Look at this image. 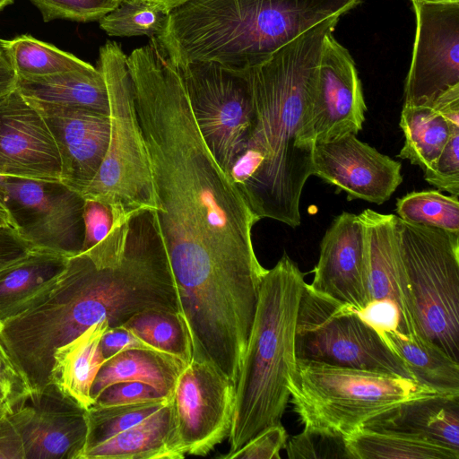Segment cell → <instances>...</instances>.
<instances>
[{
    "mask_svg": "<svg viewBox=\"0 0 459 459\" xmlns=\"http://www.w3.org/2000/svg\"><path fill=\"white\" fill-rule=\"evenodd\" d=\"M344 442L349 459H459V450L404 431L364 428Z\"/></svg>",
    "mask_w": 459,
    "mask_h": 459,
    "instance_id": "26",
    "label": "cell"
},
{
    "mask_svg": "<svg viewBox=\"0 0 459 459\" xmlns=\"http://www.w3.org/2000/svg\"><path fill=\"white\" fill-rule=\"evenodd\" d=\"M122 326L155 350L185 364L192 359L189 335L180 314L146 309L134 315Z\"/></svg>",
    "mask_w": 459,
    "mask_h": 459,
    "instance_id": "28",
    "label": "cell"
},
{
    "mask_svg": "<svg viewBox=\"0 0 459 459\" xmlns=\"http://www.w3.org/2000/svg\"><path fill=\"white\" fill-rule=\"evenodd\" d=\"M341 15L327 18L249 68L255 120L230 177L260 218L299 226L303 187L312 176L315 143L308 123L325 35Z\"/></svg>",
    "mask_w": 459,
    "mask_h": 459,
    "instance_id": "2",
    "label": "cell"
},
{
    "mask_svg": "<svg viewBox=\"0 0 459 459\" xmlns=\"http://www.w3.org/2000/svg\"><path fill=\"white\" fill-rule=\"evenodd\" d=\"M29 400L34 414L25 459H81L88 434L87 409L55 384L31 394Z\"/></svg>",
    "mask_w": 459,
    "mask_h": 459,
    "instance_id": "18",
    "label": "cell"
},
{
    "mask_svg": "<svg viewBox=\"0 0 459 459\" xmlns=\"http://www.w3.org/2000/svg\"><path fill=\"white\" fill-rule=\"evenodd\" d=\"M290 393L304 427L344 437L405 403L445 395L397 374L304 359L297 360Z\"/></svg>",
    "mask_w": 459,
    "mask_h": 459,
    "instance_id": "4",
    "label": "cell"
},
{
    "mask_svg": "<svg viewBox=\"0 0 459 459\" xmlns=\"http://www.w3.org/2000/svg\"><path fill=\"white\" fill-rule=\"evenodd\" d=\"M31 391L22 375L8 357L0 353V397L9 413L22 408L30 399Z\"/></svg>",
    "mask_w": 459,
    "mask_h": 459,
    "instance_id": "39",
    "label": "cell"
},
{
    "mask_svg": "<svg viewBox=\"0 0 459 459\" xmlns=\"http://www.w3.org/2000/svg\"><path fill=\"white\" fill-rule=\"evenodd\" d=\"M359 215L366 229L369 302H392L399 312L400 332L417 335L413 306L400 247L398 217L371 209H366Z\"/></svg>",
    "mask_w": 459,
    "mask_h": 459,
    "instance_id": "17",
    "label": "cell"
},
{
    "mask_svg": "<svg viewBox=\"0 0 459 459\" xmlns=\"http://www.w3.org/2000/svg\"><path fill=\"white\" fill-rule=\"evenodd\" d=\"M16 89L32 103L84 108L109 116L104 76L91 64L81 69L45 76H17Z\"/></svg>",
    "mask_w": 459,
    "mask_h": 459,
    "instance_id": "19",
    "label": "cell"
},
{
    "mask_svg": "<svg viewBox=\"0 0 459 459\" xmlns=\"http://www.w3.org/2000/svg\"><path fill=\"white\" fill-rule=\"evenodd\" d=\"M34 414L31 405L0 416V459H25L28 429Z\"/></svg>",
    "mask_w": 459,
    "mask_h": 459,
    "instance_id": "36",
    "label": "cell"
},
{
    "mask_svg": "<svg viewBox=\"0 0 459 459\" xmlns=\"http://www.w3.org/2000/svg\"><path fill=\"white\" fill-rule=\"evenodd\" d=\"M308 285L354 311L368 304L366 229L359 215L343 212L333 221L320 243Z\"/></svg>",
    "mask_w": 459,
    "mask_h": 459,
    "instance_id": "15",
    "label": "cell"
},
{
    "mask_svg": "<svg viewBox=\"0 0 459 459\" xmlns=\"http://www.w3.org/2000/svg\"><path fill=\"white\" fill-rule=\"evenodd\" d=\"M7 225L11 226L10 218L7 211L0 204V228Z\"/></svg>",
    "mask_w": 459,
    "mask_h": 459,
    "instance_id": "46",
    "label": "cell"
},
{
    "mask_svg": "<svg viewBox=\"0 0 459 459\" xmlns=\"http://www.w3.org/2000/svg\"><path fill=\"white\" fill-rule=\"evenodd\" d=\"M367 428L417 434L459 450V396L437 395L405 403Z\"/></svg>",
    "mask_w": 459,
    "mask_h": 459,
    "instance_id": "24",
    "label": "cell"
},
{
    "mask_svg": "<svg viewBox=\"0 0 459 459\" xmlns=\"http://www.w3.org/2000/svg\"><path fill=\"white\" fill-rule=\"evenodd\" d=\"M98 68L108 93L110 139L98 172L81 195L108 205L115 222L124 226L135 214L156 212L159 207L135 111L127 56L117 43L108 41L100 48Z\"/></svg>",
    "mask_w": 459,
    "mask_h": 459,
    "instance_id": "5",
    "label": "cell"
},
{
    "mask_svg": "<svg viewBox=\"0 0 459 459\" xmlns=\"http://www.w3.org/2000/svg\"><path fill=\"white\" fill-rule=\"evenodd\" d=\"M431 108L445 117L452 129H459V86L441 95Z\"/></svg>",
    "mask_w": 459,
    "mask_h": 459,
    "instance_id": "43",
    "label": "cell"
},
{
    "mask_svg": "<svg viewBox=\"0 0 459 459\" xmlns=\"http://www.w3.org/2000/svg\"><path fill=\"white\" fill-rule=\"evenodd\" d=\"M398 227L416 334L459 361V235L399 217Z\"/></svg>",
    "mask_w": 459,
    "mask_h": 459,
    "instance_id": "6",
    "label": "cell"
},
{
    "mask_svg": "<svg viewBox=\"0 0 459 459\" xmlns=\"http://www.w3.org/2000/svg\"><path fill=\"white\" fill-rule=\"evenodd\" d=\"M4 39H0V56L5 55Z\"/></svg>",
    "mask_w": 459,
    "mask_h": 459,
    "instance_id": "49",
    "label": "cell"
},
{
    "mask_svg": "<svg viewBox=\"0 0 459 459\" xmlns=\"http://www.w3.org/2000/svg\"><path fill=\"white\" fill-rule=\"evenodd\" d=\"M169 13L150 0H123L99 20L109 36L155 38L164 27Z\"/></svg>",
    "mask_w": 459,
    "mask_h": 459,
    "instance_id": "31",
    "label": "cell"
},
{
    "mask_svg": "<svg viewBox=\"0 0 459 459\" xmlns=\"http://www.w3.org/2000/svg\"><path fill=\"white\" fill-rule=\"evenodd\" d=\"M85 199L61 181L0 176V204L32 249L68 257L81 253Z\"/></svg>",
    "mask_w": 459,
    "mask_h": 459,
    "instance_id": "9",
    "label": "cell"
},
{
    "mask_svg": "<svg viewBox=\"0 0 459 459\" xmlns=\"http://www.w3.org/2000/svg\"><path fill=\"white\" fill-rule=\"evenodd\" d=\"M329 31L325 38L308 134L314 143L361 129L367 106L355 62Z\"/></svg>",
    "mask_w": 459,
    "mask_h": 459,
    "instance_id": "13",
    "label": "cell"
},
{
    "mask_svg": "<svg viewBox=\"0 0 459 459\" xmlns=\"http://www.w3.org/2000/svg\"><path fill=\"white\" fill-rule=\"evenodd\" d=\"M0 176L61 179L53 134L40 112L16 88L0 99Z\"/></svg>",
    "mask_w": 459,
    "mask_h": 459,
    "instance_id": "14",
    "label": "cell"
},
{
    "mask_svg": "<svg viewBox=\"0 0 459 459\" xmlns=\"http://www.w3.org/2000/svg\"><path fill=\"white\" fill-rule=\"evenodd\" d=\"M305 284L304 274L286 254L262 279L235 386L229 454L281 422L297 372L296 325Z\"/></svg>",
    "mask_w": 459,
    "mask_h": 459,
    "instance_id": "3",
    "label": "cell"
},
{
    "mask_svg": "<svg viewBox=\"0 0 459 459\" xmlns=\"http://www.w3.org/2000/svg\"><path fill=\"white\" fill-rule=\"evenodd\" d=\"M178 68L199 131L217 162L230 176L254 126L249 69L204 61Z\"/></svg>",
    "mask_w": 459,
    "mask_h": 459,
    "instance_id": "8",
    "label": "cell"
},
{
    "mask_svg": "<svg viewBox=\"0 0 459 459\" xmlns=\"http://www.w3.org/2000/svg\"><path fill=\"white\" fill-rule=\"evenodd\" d=\"M173 401L111 439L85 450L81 459H182Z\"/></svg>",
    "mask_w": 459,
    "mask_h": 459,
    "instance_id": "21",
    "label": "cell"
},
{
    "mask_svg": "<svg viewBox=\"0 0 459 459\" xmlns=\"http://www.w3.org/2000/svg\"><path fill=\"white\" fill-rule=\"evenodd\" d=\"M108 328L107 320L94 324L69 342L58 347L53 354L51 384H55L85 409L94 403L91 389L106 360L101 352L100 341Z\"/></svg>",
    "mask_w": 459,
    "mask_h": 459,
    "instance_id": "22",
    "label": "cell"
},
{
    "mask_svg": "<svg viewBox=\"0 0 459 459\" xmlns=\"http://www.w3.org/2000/svg\"><path fill=\"white\" fill-rule=\"evenodd\" d=\"M30 103L40 112L55 139L61 160L60 181L82 194L107 153L109 116L84 108Z\"/></svg>",
    "mask_w": 459,
    "mask_h": 459,
    "instance_id": "16",
    "label": "cell"
},
{
    "mask_svg": "<svg viewBox=\"0 0 459 459\" xmlns=\"http://www.w3.org/2000/svg\"><path fill=\"white\" fill-rule=\"evenodd\" d=\"M0 353H3L7 356L1 341H0Z\"/></svg>",
    "mask_w": 459,
    "mask_h": 459,
    "instance_id": "50",
    "label": "cell"
},
{
    "mask_svg": "<svg viewBox=\"0 0 459 459\" xmlns=\"http://www.w3.org/2000/svg\"><path fill=\"white\" fill-rule=\"evenodd\" d=\"M45 22L69 20L78 22L99 21L123 0H29Z\"/></svg>",
    "mask_w": 459,
    "mask_h": 459,
    "instance_id": "33",
    "label": "cell"
},
{
    "mask_svg": "<svg viewBox=\"0 0 459 459\" xmlns=\"http://www.w3.org/2000/svg\"><path fill=\"white\" fill-rule=\"evenodd\" d=\"M17 74L7 56H0V99L16 88Z\"/></svg>",
    "mask_w": 459,
    "mask_h": 459,
    "instance_id": "44",
    "label": "cell"
},
{
    "mask_svg": "<svg viewBox=\"0 0 459 459\" xmlns=\"http://www.w3.org/2000/svg\"><path fill=\"white\" fill-rule=\"evenodd\" d=\"M411 3L416 33L403 106L431 107L459 86V1Z\"/></svg>",
    "mask_w": 459,
    "mask_h": 459,
    "instance_id": "10",
    "label": "cell"
},
{
    "mask_svg": "<svg viewBox=\"0 0 459 459\" xmlns=\"http://www.w3.org/2000/svg\"><path fill=\"white\" fill-rule=\"evenodd\" d=\"M295 349L297 359L414 379L373 326L351 307L316 293L307 282L297 317Z\"/></svg>",
    "mask_w": 459,
    "mask_h": 459,
    "instance_id": "7",
    "label": "cell"
},
{
    "mask_svg": "<svg viewBox=\"0 0 459 459\" xmlns=\"http://www.w3.org/2000/svg\"><path fill=\"white\" fill-rule=\"evenodd\" d=\"M32 250L10 225L0 228V269L25 256Z\"/></svg>",
    "mask_w": 459,
    "mask_h": 459,
    "instance_id": "42",
    "label": "cell"
},
{
    "mask_svg": "<svg viewBox=\"0 0 459 459\" xmlns=\"http://www.w3.org/2000/svg\"><path fill=\"white\" fill-rule=\"evenodd\" d=\"M69 257L32 249L0 269V325L33 306L56 282Z\"/></svg>",
    "mask_w": 459,
    "mask_h": 459,
    "instance_id": "20",
    "label": "cell"
},
{
    "mask_svg": "<svg viewBox=\"0 0 459 459\" xmlns=\"http://www.w3.org/2000/svg\"><path fill=\"white\" fill-rule=\"evenodd\" d=\"M6 412H8L7 409H6V406H5L4 403L3 402V400L0 397V416L4 414V413H6Z\"/></svg>",
    "mask_w": 459,
    "mask_h": 459,
    "instance_id": "48",
    "label": "cell"
},
{
    "mask_svg": "<svg viewBox=\"0 0 459 459\" xmlns=\"http://www.w3.org/2000/svg\"><path fill=\"white\" fill-rule=\"evenodd\" d=\"M185 365L180 359L158 351H125L102 364L91 385V396L94 401L113 384L137 381L152 386L162 396L172 400L178 377Z\"/></svg>",
    "mask_w": 459,
    "mask_h": 459,
    "instance_id": "23",
    "label": "cell"
},
{
    "mask_svg": "<svg viewBox=\"0 0 459 459\" xmlns=\"http://www.w3.org/2000/svg\"><path fill=\"white\" fill-rule=\"evenodd\" d=\"M129 70L159 207L152 213L176 285L210 291L263 275L252 241L261 219L207 147L178 68L157 52Z\"/></svg>",
    "mask_w": 459,
    "mask_h": 459,
    "instance_id": "1",
    "label": "cell"
},
{
    "mask_svg": "<svg viewBox=\"0 0 459 459\" xmlns=\"http://www.w3.org/2000/svg\"><path fill=\"white\" fill-rule=\"evenodd\" d=\"M152 386L137 381L118 382L105 388L94 400L98 406L168 401Z\"/></svg>",
    "mask_w": 459,
    "mask_h": 459,
    "instance_id": "38",
    "label": "cell"
},
{
    "mask_svg": "<svg viewBox=\"0 0 459 459\" xmlns=\"http://www.w3.org/2000/svg\"><path fill=\"white\" fill-rule=\"evenodd\" d=\"M170 401L145 402L116 406L92 404L87 409L88 434L83 452L111 439L143 421Z\"/></svg>",
    "mask_w": 459,
    "mask_h": 459,
    "instance_id": "32",
    "label": "cell"
},
{
    "mask_svg": "<svg viewBox=\"0 0 459 459\" xmlns=\"http://www.w3.org/2000/svg\"><path fill=\"white\" fill-rule=\"evenodd\" d=\"M235 385L211 363L192 358L175 386L173 408L182 454L206 455L230 435Z\"/></svg>",
    "mask_w": 459,
    "mask_h": 459,
    "instance_id": "11",
    "label": "cell"
},
{
    "mask_svg": "<svg viewBox=\"0 0 459 459\" xmlns=\"http://www.w3.org/2000/svg\"><path fill=\"white\" fill-rule=\"evenodd\" d=\"M402 164L347 134L316 142L312 175L344 191L348 200L382 204L403 182Z\"/></svg>",
    "mask_w": 459,
    "mask_h": 459,
    "instance_id": "12",
    "label": "cell"
},
{
    "mask_svg": "<svg viewBox=\"0 0 459 459\" xmlns=\"http://www.w3.org/2000/svg\"><path fill=\"white\" fill-rule=\"evenodd\" d=\"M395 211L403 221L459 235L457 195H446L439 190L413 191L397 199Z\"/></svg>",
    "mask_w": 459,
    "mask_h": 459,
    "instance_id": "30",
    "label": "cell"
},
{
    "mask_svg": "<svg viewBox=\"0 0 459 459\" xmlns=\"http://www.w3.org/2000/svg\"><path fill=\"white\" fill-rule=\"evenodd\" d=\"M164 8L169 13L190 0H150Z\"/></svg>",
    "mask_w": 459,
    "mask_h": 459,
    "instance_id": "45",
    "label": "cell"
},
{
    "mask_svg": "<svg viewBox=\"0 0 459 459\" xmlns=\"http://www.w3.org/2000/svg\"><path fill=\"white\" fill-rule=\"evenodd\" d=\"M344 437L324 429L306 428L286 444L288 457L297 458H349Z\"/></svg>",
    "mask_w": 459,
    "mask_h": 459,
    "instance_id": "34",
    "label": "cell"
},
{
    "mask_svg": "<svg viewBox=\"0 0 459 459\" xmlns=\"http://www.w3.org/2000/svg\"><path fill=\"white\" fill-rule=\"evenodd\" d=\"M428 1H435V2H453V1H459V0H428Z\"/></svg>",
    "mask_w": 459,
    "mask_h": 459,
    "instance_id": "51",
    "label": "cell"
},
{
    "mask_svg": "<svg viewBox=\"0 0 459 459\" xmlns=\"http://www.w3.org/2000/svg\"><path fill=\"white\" fill-rule=\"evenodd\" d=\"M358 316L377 331H400V316L397 307L387 300L370 301L363 309L355 311Z\"/></svg>",
    "mask_w": 459,
    "mask_h": 459,
    "instance_id": "41",
    "label": "cell"
},
{
    "mask_svg": "<svg viewBox=\"0 0 459 459\" xmlns=\"http://www.w3.org/2000/svg\"><path fill=\"white\" fill-rule=\"evenodd\" d=\"M399 125L404 144L397 156L423 170L437 158L451 133L456 130L431 107L403 106Z\"/></svg>",
    "mask_w": 459,
    "mask_h": 459,
    "instance_id": "27",
    "label": "cell"
},
{
    "mask_svg": "<svg viewBox=\"0 0 459 459\" xmlns=\"http://www.w3.org/2000/svg\"><path fill=\"white\" fill-rule=\"evenodd\" d=\"M418 382L448 396H459V361L441 347L398 330L377 331Z\"/></svg>",
    "mask_w": 459,
    "mask_h": 459,
    "instance_id": "25",
    "label": "cell"
},
{
    "mask_svg": "<svg viewBox=\"0 0 459 459\" xmlns=\"http://www.w3.org/2000/svg\"><path fill=\"white\" fill-rule=\"evenodd\" d=\"M288 435L281 422L269 426L233 453L222 455L224 459H281Z\"/></svg>",
    "mask_w": 459,
    "mask_h": 459,
    "instance_id": "37",
    "label": "cell"
},
{
    "mask_svg": "<svg viewBox=\"0 0 459 459\" xmlns=\"http://www.w3.org/2000/svg\"><path fill=\"white\" fill-rule=\"evenodd\" d=\"M423 171L429 184L459 195V129L451 133L437 158Z\"/></svg>",
    "mask_w": 459,
    "mask_h": 459,
    "instance_id": "35",
    "label": "cell"
},
{
    "mask_svg": "<svg viewBox=\"0 0 459 459\" xmlns=\"http://www.w3.org/2000/svg\"><path fill=\"white\" fill-rule=\"evenodd\" d=\"M14 0H0V11H2L4 7L12 4Z\"/></svg>",
    "mask_w": 459,
    "mask_h": 459,
    "instance_id": "47",
    "label": "cell"
},
{
    "mask_svg": "<svg viewBox=\"0 0 459 459\" xmlns=\"http://www.w3.org/2000/svg\"><path fill=\"white\" fill-rule=\"evenodd\" d=\"M5 53L18 77L45 76L89 65L73 54L30 35L4 39Z\"/></svg>",
    "mask_w": 459,
    "mask_h": 459,
    "instance_id": "29",
    "label": "cell"
},
{
    "mask_svg": "<svg viewBox=\"0 0 459 459\" xmlns=\"http://www.w3.org/2000/svg\"><path fill=\"white\" fill-rule=\"evenodd\" d=\"M100 349L105 359L128 350L157 351L122 325L108 327L105 331L101 337Z\"/></svg>",
    "mask_w": 459,
    "mask_h": 459,
    "instance_id": "40",
    "label": "cell"
}]
</instances>
